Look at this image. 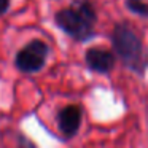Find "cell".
I'll return each mask as SVG.
<instances>
[{
	"label": "cell",
	"instance_id": "obj_5",
	"mask_svg": "<svg viewBox=\"0 0 148 148\" xmlns=\"http://www.w3.org/2000/svg\"><path fill=\"white\" fill-rule=\"evenodd\" d=\"M86 64L92 72L108 73L115 65V56L102 48H89L86 51Z\"/></svg>",
	"mask_w": 148,
	"mask_h": 148
},
{
	"label": "cell",
	"instance_id": "obj_6",
	"mask_svg": "<svg viewBox=\"0 0 148 148\" xmlns=\"http://www.w3.org/2000/svg\"><path fill=\"white\" fill-rule=\"evenodd\" d=\"M127 8L135 14H140L143 18H148V3L143 0H126Z\"/></svg>",
	"mask_w": 148,
	"mask_h": 148
},
{
	"label": "cell",
	"instance_id": "obj_3",
	"mask_svg": "<svg viewBox=\"0 0 148 148\" xmlns=\"http://www.w3.org/2000/svg\"><path fill=\"white\" fill-rule=\"evenodd\" d=\"M49 48L46 43L40 40H32L27 46H24L19 53L16 54V67L21 72L26 73H34L38 72L45 65L46 58H48Z\"/></svg>",
	"mask_w": 148,
	"mask_h": 148
},
{
	"label": "cell",
	"instance_id": "obj_2",
	"mask_svg": "<svg viewBox=\"0 0 148 148\" xmlns=\"http://www.w3.org/2000/svg\"><path fill=\"white\" fill-rule=\"evenodd\" d=\"M112 42L115 51L126 65L137 73H143L147 67V58L143 54V46L135 32L126 24H116L113 29Z\"/></svg>",
	"mask_w": 148,
	"mask_h": 148
},
{
	"label": "cell",
	"instance_id": "obj_7",
	"mask_svg": "<svg viewBox=\"0 0 148 148\" xmlns=\"http://www.w3.org/2000/svg\"><path fill=\"white\" fill-rule=\"evenodd\" d=\"M8 3H10V0H0V14H3L7 11Z\"/></svg>",
	"mask_w": 148,
	"mask_h": 148
},
{
	"label": "cell",
	"instance_id": "obj_1",
	"mask_svg": "<svg viewBox=\"0 0 148 148\" xmlns=\"http://www.w3.org/2000/svg\"><path fill=\"white\" fill-rule=\"evenodd\" d=\"M56 24L72 38L83 42L92 35L96 11L91 3H80L78 7L64 8L56 13Z\"/></svg>",
	"mask_w": 148,
	"mask_h": 148
},
{
	"label": "cell",
	"instance_id": "obj_4",
	"mask_svg": "<svg viewBox=\"0 0 148 148\" xmlns=\"http://www.w3.org/2000/svg\"><path fill=\"white\" fill-rule=\"evenodd\" d=\"M81 108L78 105H69L65 108H62L58 115V123L59 129L64 134L65 138H72L78 132L81 124Z\"/></svg>",
	"mask_w": 148,
	"mask_h": 148
}]
</instances>
